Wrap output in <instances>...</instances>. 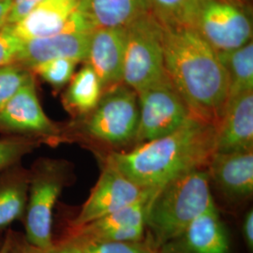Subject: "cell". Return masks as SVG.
I'll return each instance as SVG.
<instances>
[{
	"label": "cell",
	"mask_w": 253,
	"mask_h": 253,
	"mask_svg": "<svg viewBox=\"0 0 253 253\" xmlns=\"http://www.w3.org/2000/svg\"><path fill=\"white\" fill-rule=\"evenodd\" d=\"M4 235H5V233L0 234V248H1V246L3 244V241H4Z\"/></svg>",
	"instance_id": "35"
},
{
	"label": "cell",
	"mask_w": 253,
	"mask_h": 253,
	"mask_svg": "<svg viewBox=\"0 0 253 253\" xmlns=\"http://www.w3.org/2000/svg\"><path fill=\"white\" fill-rule=\"evenodd\" d=\"M243 237L245 243L247 245L249 251L253 252V210H249L243 219V226H242Z\"/></svg>",
	"instance_id": "31"
},
{
	"label": "cell",
	"mask_w": 253,
	"mask_h": 253,
	"mask_svg": "<svg viewBox=\"0 0 253 253\" xmlns=\"http://www.w3.org/2000/svg\"><path fill=\"white\" fill-rule=\"evenodd\" d=\"M163 31V23L152 10L126 27L123 83L136 93L168 78Z\"/></svg>",
	"instance_id": "6"
},
{
	"label": "cell",
	"mask_w": 253,
	"mask_h": 253,
	"mask_svg": "<svg viewBox=\"0 0 253 253\" xmlns=\"http://www.w3.org/2000/svg\"><path fill=\"white\" fill-rule=\"evenodd\" d=\"M195 29L217 52L233 51L253 41L252 20L243 5L225 0H201Z\"/></svg>",
	"instance_id": "10"
},
{
	"label": "cell",
	"mask_w": 253,
	"mask_h": 253,
	"mask_svg": "<svg viewBox=\"0 0 253 253\" xmlns=\"http://www.w3.org/2000/svg\"><path fill=\"white\" fill-rule=\"evenodd\" d=\"M151 10L167 27L195 28L201 0H147Z\"/></svg>",
	"instance_id": "22"
},
{
	"label": "cell",
	"mask_w": 253,
	"mask_h": 253,
	"mask_svg": "<svg viewBox=\"0 0 253 253\" xmlns=\"http://www.w3.org/2000/svg\"><path fill=\"white\" fill-rule=\"evenodd\" d=\"M138 121V94L121 83L103 90L97 106L73 129L71 138L96 149L99 156L125 151L133 146Z\"/></svg>",
	"instance_id": "4"
},
{
	"label": "cell",
	"mask_w": 253,
	"mask_h": 253,
	"mask_svg": "<svg viewBox=\"0 0 253 253\" xmlns=\"http://www.w3.org/2000/svg\"><path fill=\"white\" fill-rule=\"evenodd\" d=\"M73 178L70 163L40 159L28 170L26 216L23 221L27 242L40 250L54 243V210L64 189Z\"/></svg>",
	"instance_id": "5"
},
{
	"label": "cell",
	"mask_w": 253,
	"mask_h": 253,
	"mask_svg": "<svg viewBox=\"0 0 253 253\" xmlns=\"http://www.w3.org/2000/svg\"><path fill=\"white\" fill-rule=\"evenodd\" d=\"M208 167L185 172L164 184L151 197L145 239L158 251L215 204Z\"/></svg>",
	"instance_id": "3"
},
{
	"label": "cell",
	"mask_w": 253,
	"mask_h": 253,
	"mask_svg": "<svg viewBox=\"0 0 253 253\" xmlns=\"http://www.w3.org/2000/svg\"><path fill=\"white\" fill-rule=\"evenodd\" d=\"M12 3L13 0H0V31L8 25Z\"/></svg>",
	"instance_id": "32"
},
{
	"label": "cell",
	"mask_w": 253,
	"mask_h": 253,
	"mask_svg": "<svg viewBox=\"0 0 253 253\" xmlns=\"http://www.w3.org/2000/svg\"><path fill=\"white\" fill-rule=\"evenodd\" d=\"M65 92L63 103L73 115L86 116L99 103L103 88L98 75L89 65L74 73Z\"/></svg>",
	"instance_id": "20"
},
{
	"label": "cell",
	"mask_w": 253,
	"mask_h": 253,
	"mask_svg": "<svg viewBox=\"0 0 253 253\" xmlns=\"http://www.w3.org/2000/svg\"><path fill=\"white\" fill-rule=\"evenodd\" d=\"M93 30L76 10L67 27L51 36L25 41L14 62L31 70L39 64L55 58H72L85 62Z\"/></svg>",
	"instance_id": "11"
},
{
	"label": "cell",
	"mask_w": 253,
	"mask_h": 253,
	"mask_svg": "<svg viewBox=\"0 0 253 253\" xmlns=\"http://www.w3.org/2000/svg\"><path fill=\"white\" fill-rule=\"evenodd\" d=\"M28 190V170L17 164L0 172V234L24 221Z\"/></svg>",
	"instance_id": "19"
},
{
	"label": "cell",
	"mask_w": 253,
	"mask_h": 253,
	"mask_svg": "<svg viewBox=\"0 0 253 253\" xmlns=\"http://www.w3.org/2000/svg\"><path fill=\"white\" fill-rule=\"evenodd\" d=\"M78 4L79 0H42L25 17L10 26L24 42L54 35L67 27Z\"/></svg>",
	"instance_id": "17"
},
{
	"label": "cell",
	"mask_w": 253,
	"mask_h": 253,
	"mask_svg": "<svg viewBox=\"0 0 253 253\" xmlns=\"http://www.w3.org/2000/svg\"><path fill=\"white\" fill-rule=\"evenodd\" d=\"M137 94L139 121L132 147L171 133L192 117L169 77Z\"/></svg>",
	"instance_id": "7"
},
{
	"label": "cell",
	"mask_w": 253,
	"mask_h": 253,
	"mask_svg": "<svg viewBox=\"0 0 253 253\" xmlns=\"http://www.w3.org/2000/svg\"><path fill=\"white\" fill-rule=\"evenodd\" d=\"M210 182L231 203H243L253 194V151L217 153L208 165Z\"/></svg>",
	"instance_id": "15"
},
{
	"label": "cell",
	"mask_w": 253,
	"mask_h": 253,
	"mask_svg": "<svg viewBox=\"0 0 253 253\" xmlns=\"http://www.w3.org/2000/svg\"><path fill=\"white\" fill-rule=\"evenodd\" d=\"M8 253H37L36 248L29 244L23 233L9 229V246Z\"/></svg>",
	"instance_id": "30"
},
{
	"label": "cell",
	"mask_w": 253,
	"mask_h": 253,
	"mask_svg": "<svg viewBox=\"0 0 253 253\" xmlns=\"http://www.w3.org/2000/svg\"><path fill=\"white\" fill-rule=\"evenodd\" d=\"M42 1V0H13L8 19V25L16 24Z\"/></svg>",
	"instance_id": "29"
},
{
	"label": "cell",
	"mask_w": 253,
	"mask_h": 253,
	"mask_svg": "<svg viewBox=\"0 0 253 253\" xmlns=\"http://www.w3.org/2000/svg\"><path fill=\"white\" fill-rule=\"evenodd\" d=\"M158 190L84 225L67 228L63 235L95 242L142 241L145 237V217L148 205Z\"/></svg>",
	"instance_id": "12"
},
{
	"label": "cell",
	"mask_w": 253,
	"mask_h": 253,
	"mask_svg": "<svg viewBox=\"0 0 253 253\" xmlns=\"http://www.w3.org/2000/svg\"><path fill=\"white\" fill-rule=\"evenodd\" d=\"M225 1H230V2H234V3H236V4L243 5V0H225Z\"/></svg>",
	"instance_id": "34"
},
{
	"label": "cell",
	"mask_w": 253,
	"mask_h": 253,
	"mask_svg": "<svg viewBox=\"0 0 253 253\" xmlns=\"http://www.w3.org/2000/svg\"><path fill=\"white\" fill-rule=\"evenodd\" d=\"M253 151V91L227 101L217 123L216 152Z\"/></svg>",
	"instance_id": "16"
},
{
	"label": "cell",
	"mask_w": 253,
	"mask_h": 253,
	"mask_svg": "<svg viewBox=\"0 0 253 253\" xmlns=\"http://www.w3.org/2000/svg\"><path fill=\"white\" fill-rule=\"evenodd\" d=\"M77 10L94 30L126 27L151 8L147 0H79Z\"/></svg>",
	"instance_id": "18"
},
{
	"label": "cell",
	"mask_w": 253,
	"mask_h": 253,
	"mask_svg": "<svg viewBox=\"0 0 253 253\" xmlns=\"http://www.w3.org/2000/svg\"><path fill=\"white\" fill-rule=\"evenodd\" d=\"M216 125L192 116L167 135L100 158L108 160L137 185L160 189L180 174L208 167L216 152Z\"/></svg>",
	"instance_id": "2"
},
{
	"label": "cell",
	"mask_w": 253,
	"mask_h": 253,
	"mask_svg": "<svg viewBox=\"0 0 253 253\" xmlns=\"http://www.w3.org/2000/svg\"><path fill=\"white\" fill-rule=\"evenodd\" d=\"M78 61L72 58H55L35 66L31 72L55 88H60L72 80Z\"/></svg>",
	"instance_id": "24"
},
{
	"label": "cell",
	"mask_w": 253,
	"mask_h": 253,
	"mask_svg": "<svg viewBox=\"0 0 253 253\" xmlns=\"http://www.w3.org/2000/svg\"><path fill=\"white\" fill-rule=\"evenodd\" d=\"M10 229V228H9ZM9 229H8L5 232V235H4V241L3 244L0 248V253H8L9 252Z\"/></svg>",
	"instance_id": "33"
},
{
	"label": "cell",
	"mask_w": 253,
	"mask_h": 253,
	"mask_svg": "<svg viewBox=\"0 0 253 253\" xmlns=\"http://www.w3.org/2000/svg\"><path fill=\"white\" fill-rule=\"evenodd\" d=\"M0 131L55 145L64 141L63 131L43 112L38 98L34 75L0 111Z\"/></svg>",
	"instance_id": "9"
},
{
	"label": "cell",
	"mask_w": 253,
	"mask_h": 253,
	"mask_svg": "<svg viewBox=\"0 0 253 253\" xmlns=\"http://www.w3.org/2000/svg\"><path fill=\"white\" fill-rule=\"evenodd\" d=\"M163 27L164 64L170 81L193 117L217 126L229 89L218 53L195 28Z\"/></svg>",
	"instance_id": "1"
},
{
	"label": "cell",
	"mask_w": 253,
	"mask_h": 253,
	"mask_svg": "<svg viewBox=\"0 0 253 253\" xmlns=\"http://www.w3.org/2000/svg\"><path fill=\"white\" fill-rule=\"evenodd\" d=\"M159 253H230V238L216 205L195 218Z\"/></svg>",
	"instance_id": "13"
},
{
	"label": "cell",
	"mask_w": 253,
	"mask_h": 253,
	"mask_svg": "<svg viewBox=\"0 0 253 253\" xmlns=\"http://www.w3.org/2000/svg\"><path fill=\"white\" fill-rule=\"evenodd\" d=\"M217 53L228 75L227 101L246 92L253 91V41L233 51Z\"/></svg>",
	"instance_id": "21"
},
{
	"label": "cell",
	"mask_w": 253,
	"mask_h": 253,
	"mask_svg": "<svg viewBox=\"0 0 253 253\" xmlns=\"http://www.w3.org/2000/svg\"><path fill=\"white\" fill-rule=\"evenodd\" d=\"M32 73L15 62L0 66V111L24 85Z\"/></svg>",
	"instance_id": "25"
},
{
	"label": "cell",
	"mask_w": 253,
	"mask_h": 253,
	"mask_svg": "<svg viewBox=\"0 0 253 253\" xmlns=\"http://www.w3.org/2000/svg\"><path fill=\"white\" fill-rule=\"evenodd\" d=\"M126 27H100L91 32L85 63L98 75L103 90L123 83Z\"/></svg>",
	"instance_id": "14"
},
{
	"label": "cell",
	"mask_w": 253,
	"mask_h": 253,
	"mask_svg": "<svg viewBox=\"0 0 253 253\" xmlns=\"http://www.w3.org/2000/svg\"><path fill=\"white\" fill-rule=\"evenodd\" d=\"M100 177L78 213L69 221L68 228H77L130 205L158 189L143 188L128 179L110 163L100 158Z\"/></svg>",
	"instance_id": "8"
},
{
	"label": "cell",
	"mask_w": 253,
	"mask_h": 253,
	"mask_svg": "<svg viewBox=\"0 0 253 253\" xmlns=\"http://www.w3.org/2000/svg\"><path fill=\"white\" fill-rule=\"evenodd\" d=\"M40 145L39 141L24 136L8 135L0 139V172L20 164L26 155Z\"/></svg>",
	"instance_id": "23"
},
{
	"label": "cell",
	"mask_w": 253,
	"mask_h": 253,
	"mask_svg": "<svg viewBox=\"0 0 253 253\" xmlns=\"http://www.w3.org/2000/svg\"><path fill=\"white\" fill-rule=\"evenodd\" d=\"M73 239L81 245L85 253H159L145 238L136 242H95Z\"/></svg>",
	"instance_id": "26"
},
{
	"label": "cell",
	"mask_w": 253,
	"mask_h": 253,
	"mask_svg": "<svg viewBox=\"0 0 253 253\" xmlns=\"http://www.w3.org/2000/svg\"><path fill=\"white\" fill-rule=\"evenodd\" d=\"M37 253H85L81 245L73 238L63 235L59 239H54L53 245L45 249H37Z\"/></svg>",
	"instance_id": "28"
},
{
	"label": "cell",
	"mask_w": 253,
	"mask_h": 253,
	"mask_svg": "<svg viewBox=\"0 0 253 253\" xmlns=\"http://www.w3.org/2000/svg\"><path fill=\"white\" fill-rule=\"evenodd\" d=\"M23 42L10 25L0 31V66L14 62Z\"/></svg>",
	"instance_id": "27"
}]
</instances>
